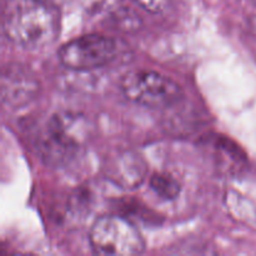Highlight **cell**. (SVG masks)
Masks as SVG:
<instances>
[{"instance_id":"ba28073f","label":"cell","mask_w":256,"mask_h":256,"mask_svg":"<svg viewBox=\"0 0 256 256\" xmlns=\"http://www.w3.org/2000/svg\"><path fill=\"white\" fill-rule=\"evenodd\" d=\"M150 188L159 198L164 200H172L179 195L180 184L174 176L165 172L154 174L150 179Z\"/></svg>"},{"instance_id":"8992f818","label":"cell","mask_w":256,"mask_h":256,"mask_svg":"<svg viewBox=\"0 0 256 256\" xmlns=\"http://www.w3.org/2000/svg\"><path fill=\"white\" fill-rule=\"evenodd\" d=\"M34 78L22 68H9L2 75V102L8 105H22L29 102L36 92Z\"/></svg>"},{"instance_id":"30bf717a","label":"cell","mask_w":256,"mask_h":256,"mask_svg":"<svg viewBox=\"0 0 256 256\" xmlns=\"http://www.w3.org/2000/svg\"><path fill=\"white\" fill-rule=\"evenodd\" d=\"M134 2L146 12L156 14V12H162L168 6L170 0H134Z\"/></svg>"},{"instance_id":"277c9868","label":"cell","mask_w":256,"mask_h":256,"mask_svg":"<svg viewBox=\"0 0 256 256\" xmlns=\"http://www.w3.org/2000/svg\"><path fill=\"white\" fill-rule=\"evenodd\" d=\"M90 242L100 255H139L145 249L139 230L129 220L116 215H105L92 224Z\"/></svg>"},{"instance_id":"9c48e42d","label":"cell","mask_w":256,"mask_h":256,"mask_svg":"<svg viewBox=\"0 0 256 256\" xmlns=\"http://www.w3.org/2000/svg\"><path fill=\"white\" fill-rule=\"evenodd\" d=\"M85 10L89 12H100L112 9L120 0H79Z\"/></svg>"},{"instance_id":"6da1fadb","label":"cell","mask_w":256,"mask_h":256,"mask_svg":"<svg viewBox=\"0 0 256 256\" xmlns=\"http://www.w3.org/2000/svg\"><path fill=\"white\" fill-rule=\"evenodd\" d=\"M8 39L26 49L52 44L60 32V12L46 0H19L4 19Z\"/></svg>"},{"instance_id":"52a82bcc","label":"cell","mask_w":256,"mask_h":256,"mask_svg":"<svg viewBox=\"0 0 256 256\" xmlns=\"http://www.w3.org/2000/svg\"><path fill=\"white\" fill-rule=\"evenodd\" d=\"M112 169L118 182L126 185L128 188L142 182L145 172V166L142 165V159L136 155H122Z\"/></svg>"},{"instance_id":"3957f363","label":"cell","mask_w":256,"mask_h":256,"mask_svg":"<svg viewBox=\"0 0 256 256\" xmlns=\"http://www.w3.org/2000/svg\"><path fill=\"white\" fill-rule=\"evenodd\" d=\"M122 90L130 102L152 109L172 106L182 96L178 82L152 70H134L125 74Z\"/></svg>"},{"instance_id":"7a4b0ae2","label":"cell","mask_w":256,"mask_h":256,"mask_svg":"<svg viewBox=\"0 0 256 256\" xmlns=\"http://www.w3.org/2000/svg\"><path fill=\"white\" fill-rule=\"evenodd\" d=\"M89 138V125L72 112L50 116L36 136L39 158L50 166H62L80 154Z\"/></svg>"},{"instance_id":"5b68a950","label":"cell","mask_w":256,"mask_h":256,"mask_svg":"<svg viewBox=\"0 0 256 256\" xmlns=\"http://www.w3.org/2000/svg\"><path fill=\"white\" fill-rule=\"evenodd\" d=\"M116 52L114 39L102 34H86L65 42L59 50V59L68 69L88 72L109 64Z\"/></svg>"}]
</instances>
